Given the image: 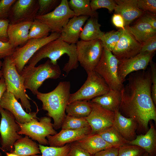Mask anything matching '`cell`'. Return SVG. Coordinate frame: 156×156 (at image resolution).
Masks as SVG:
<instances>
[{
    "instance_id": "cell-33",
    "label": "cell",
    "mask_w": 156,
    "mask_h": 156,
    "mask_svg": "<svg viewBox=\"0 0 156 156\" xmlns=\"http://www.w3.org/2000/svg\"><path fill=\"white\" fill-rule=\"evenodd\" d=\"M90 126L86 118H79L66 115L63 122L62 129H76Z\"/></svg>"
},
{
    "instance_id": "cell-4",
    "label": "cell",
    "mask_w": 156,
    "mask_h": 156,
    "mask_svg": "<svg viewBox=\"0 0 156 156\" xmlns=\"http://www.w3.org/2000/svg\"><path fill=\"white\" fill-rule=\"evenodd\" d=\"M20 74L24 79L25 89L36 95L38 88L46 79L59 78L61 72L58 65L53 64L49 59L37 66H25Z\"/></svg>"
},
{
    "instance_id": "cell-12",
    "label": "cell",
    "mask_w": 156,
    "mask_h": 156,
    "mask_svg": "<svg viewBox=\"0 0 156 156\" xmlns=\"http://www.w3.org/2000/svg\"><path fill=\"white\" fill-rule=\"evenodd\" d=\"M75 16L69 7L67 0H62L54 10L45 15H37L35 19L47 25L52 32L60 34L69 20Z\"/></svg>"
},
{
    "instance_id": "cell-46",
    "label": "cell",
    "mask_w": 156,
    "mask_h": 156,
    "mask_svg": "<svg viewBox=\"0 0 156 156\" xmlns=\"http://www.w3.org/2000/svg\"><path fill=\"white\" fill-rule=\"evenodd\" d=\"M156 14L144 11L138 20L145 22L156 29Z\"/></svg>"
},
{
    "instance_id": "cell-5",
    "label": "cell",
    "mask_w": 156,
    "mask_h": 156,
    "mask_svg": "<svg viewBox=\"0 0 156 156\" xmlns=\"http://www.w3.org/2000/svg\"><path fill=\"white\" fill-rule=\"evenodd\" d=\"M1 70L6 87V91L12 93L17 100H20L22 107L27 112H31V106L29 101L31 99L26 92L24 79L17 71L10 56L3 59Z\"/></svg>"
},
{
    "instance_id": "cell-35",
    "label": "cell",
    "mask_w": 156,
    "mask_h": 156,
    "mask_svg": "<svg viewBox=\"0 0 156 156\" xmlns=\"http://www.w3.org/2000/svg\"><path fill=\"white\" fill-rule=\"evenodd\" d=\"M121 29L113 30L105 33L101 39L103 47L112 52L118 42L120 36Z\"/></svg>"
},
{
    "instance_id": "cell-20",
    "label": "cell",
    "mask_w": 156,
    "mask_h": 156,
    "mask_svg": "<svg viewBox=\"0 0 156 156\" xmlns=\"http://www.w3.org/2000/svg\"><path fill=\"white\" fill-rule=\"evenodd\" d=\"M115 13L123 17L125 26L129 24L135 19L140 18L144 11L138 7L137 0H115Z\"/></svg>"
},
{
    "instance_id": "cell-47",
    "label": "cell",
    "mask_w": 156,
    "mask_h": 156,
    "mask_svg": "<svg viewBox=\"0 0 156 156\" xmlns=\"http://www.w3.org/2000/svg\"><path fill=\"white\" fill-rule=\"evenodd\" d=\"M118 147H113L95 153L92 156H117Z\"/></svg>"
},
{
    "instance_id": "cell-2",
    "label": "cell",
    "mask_w": 156,
    "mask_h": 156,
    "mask_svg": "<svg viewBox=\"0 0 156 156\" xmlns=\"http://www.w3.org/2000/svg\"><path fill=\"white\" fill-rule=\"evenodd\" d=\"M70 83L69 81L60 82L55 88L47 93L38 92L36 95L42 103V109L47 112L48 116L53 120L54 129L58 130L61 126L65 116V109L70 94Z\"/></svg>"
},
{
    "instance_id": "cell-38",
    "label": "cell",
    "mask_w": 156,
    "mask_h": 156,
    "mask_svg": "<svg viewBox=\"0 0 156 156\" xmlns=\"http://www.w3.org/2000/svg\"><path fill=\"white\" fill-rule=\"evenodd\" d=\"M90 5L94 11L101 8H105L111 12L114 10L116 3L113 0H92L90 1Z\"/></svg>"
},
{
    "instance_id": "cell-26",
    "label": "cell",
    "mask_w": 156,
    "mask_h": 156,
    "mask_svg": "<svg viewBox=\"0 0 156 156\" xmlns=\"http://www.w3.org/2000/svg\"><path fill=\"white\" fill-rule=\"evenodd\" d=\"M11 153L19 156H29L41 153L39 144L26 135L17 140Z\"/></svg>"
},
{
    "instance_id": "cell-17",
    "label": "cell",
    "mask_w": 156,
    "mask_h": 156,
    "mask_svg": "<svg viewBox=\"0 0 156 156\" xmlns=\"http://www.w3.org/2000/svg\"><path fill=\"white\" fill-rule=\"evenodd\" d=\"M91 102L92 111L85 118L91 128V133H97L113 125L115 113L106 109L98 103Z\"/></svg>"
},
{
    "instance_id": "cell-19",
    "label": "cell",
    "mask_w": 156,
    "mask_h": 156,
    "mask_svg": "<svg viewBox=\"0 0 156 156\" xmlns=\"http://www.w3.org/2000/svg\"><path fill=\"white\" fill-rule=\"evenodd\" d=\"M86 16H74L71 18L63 28L60 37L69 44H75L79 41L83 26L89 18Z\"/></svg>"
},
{
    "instance_id": "cell-27",
    "label": "cell",
    "mask_w": 156,
    "mask_h": 156,
    "mask_svg": "<svg viewBox=\"0 0 156 156\" xmlns=\"http://www.w3.org/2000/svg\"><path fill=\"white\" fill-rule=\"evenodd\" d=\"M101 26L98 22V18L90 17L80 33L79 38L81 40L89 41L101 40L105 33L101 30Z\"/></svg>"
},
{
    "instance_id": "cell-11",
    "label": "cell",
    "mask_w": 156,
    "mask_h": 156,
    "mask_svg": "<svg viewBox=\"0 0 156 156\" xmlns=\"http://www.w3.org/2000/svg\"><path fill=\"white\" fill-rule=\"evenodd\" d=\"M78 62L86 73L94 70L101 56L103 46L100 40H79L76 44Z\"/></svg>"
},
{
    "instance_id": "cell-9",
    "label": "cell",
    "mask_w": 156,
    "mask_h": 156,
    "mask_svg": "<svg viewBox=\"0 0 156 156\" xmlns=\"http://www.w3.org/2000/svg\"><path fill=\"white\" fill-rule=\"evenodd\" d=\"M16 121L20 128L18 132V134L27 135L32 140L37 141L40 145H48L47 137L57 133L53 128L51 118L48 116L41 117L39 120L24 124Z\"/></svg>"
},
{
    "instance_id": "cell-43",
    "label": "cell",
    "mask_w": 156,
    "mask_h": 156,
    "mask_svg": "<svg viewBox=\"0 0 156 156\" xmlns=\"http://www.w3.org/2000/svg\"><path fill=\"white\" fill-rule=\"evenodd\" d=\"M141 45L140 53L148 52L151 53H155L156 50V35L148 39Z\"/></svg>"
},
{
    "instance_id": "cell-39",
    "label": "cell",
    "mask_w": 156,
    "mask_h": 156,
    "mask_svg": "<svg viewBox=\"0 0 156 156\" xmlns=\"http://www.w3.org/2000/svg\"><path fill=\"white\" fill-rule=\"evenodd\" d=\"M16 0H0V20L8 19L10 10Z\"/></svg>"
},
{
    "instance_id": "cell-54",
    "label": "cell",
    "mask_w": 156,
    "mask_h": 156,
    "mask_svg": "<svg viewBox=\"0 0 156 156\" xmlns=\"http://www.w3.org/2000/svg\"><path fill=\"white\" fill-rule=\"evenodd\" d=\"M42 156L41 155H31V156Z\"/></svg>"
},
{
    "instance_id": "cell-3",
    "label": "cell",
    "mask_w": 156,
    "mask_h": 156,
    "mask_svg": "<svg viewBox=\"0 0 156 156\" xmlns=\"http://www.w3.org/2000/svg\"><path fill=\"white\" fill-rule=\"evenodd\" d=\"M64 54L67 55L68 60L65 64L63 70L67 75L78 66L76 45L75 44H69L60 37L47 43L38 50L29 60L28 65L35 66L40 60L46 58H48L52 64L56 65L57 64V60Z\"/></svg>"
},
{
    "instance_id": "cell-40",
    "label": "cell",
    "mask_w": 156,
    "mask_h": 156,
    "mask_svg": "<svg viewBox=\"0 0 156 156\" xmlns=\"http://www.w3.org/2000/svg\"><path fill=\"white\" fill-rule=\"evenodd\" d=\"M139 8L144 12L156 14V0H137Z\"/></svg>"
},
{
    "instance_id": "cell-41",
    "label": "cell",
    "mask_w": 156,
    "mask_h": 156,
    "mask_svg": "<svg viewBox=\"0 0 156 156\" xmlns=\"http://www.w3.org/2000/svg\"><path fill=\"white\" fill-rule=\"evenodd\" d=\"M150 71L152 83L151 95L152 100L155 105L156 104V66L152 60L149 63Z\"/></svg>"
},
{
    "instance_id": "cell-13",
    "label": "cell",
    "mask_w": 156,
    "mask_h": 156,
    "mask_svg": "<svg viewBox=\"0 0 156 156\" xmlns=\"http://www.w3.org/2000/svg\"><path fill=\"white\" fill-rule=\"evenodd\" d=\"M39 8L38 0H16L8 18L10 23L33 21L37 15Z\"/></svg>"
},
{
    "instance_id": "cell-34",
    "label": "cell",
    "mask_w": 156,
    "mask_h": 156,
    "mask_svg": "<svg viewBox=\"0 0 156 156\" xmlns=\"http://www.w3.org/2000/svg\"><path fill=\"white\" fill-rule=\"evenodd\" d=\"M42 156H70V144L60 147L39 144Z\"/></svg>"
},
{
    "instance_id": "cell-51",
    "label": "cell",
    "mask_w": 156,
    "mask_h": 156,
    "mask_svg": "<svg viewBox=\"0 0 156 156\" xmlns=\"http://www.w3.org/2000/svg\"><path fill=\"white\" fill-rule=\"evenodd\" d=\"M143 156H149V155L148 154V153L145 152L144 153Z\"/></svg>"
},
{
    "instance_id": "cell-48",
    "label": "cell",
    "mask_w": 156,
    "mask_h": 156,
    "mask_svg": "<svg viewBox=\"0 0 156 156\" xmlns=\"http://www.w3.org/2000/svg\"><path fill=\"white\" fill-rule=\"evenodd\" d=\"M112 22L116 27L120 29H124L125 28V21L123 17L120 14H114L112 17Z\"/></svg>"
},
{
    "instance_id": "cell-24",
    "label": "cell",
    "mask_w": 156,
    "mask_h": 156,
    "mask_svg": "<svg viewBox=\"0 0 156 156\" xmlns=\"http://www.w3.org/2000/svg\"><path fill=\"white\" fill-rule=\"evenodd\" d=\"M91 155L113 147L98 133H91L76 142Z\"/></svg>"
},
{
    "instance_id": "cell-53",
    "label": "cell",
    "mask_w": 156,
    "mask_h": 156,
    "mask_svg": "<svg viewBox=\"0 0 156 156\" xmlns=\"http://www.w3.org/2000/svg\"><path fill=\"white\" fill-rule=\"evenodd\" d=\"M2 65V62L0 61V70L1 68V67Z\"/></svg>"
},
{
    "instance_id": "cell-49",
    "label": "cell",
    "mask_w": 156,
    "mask_h": 156,
    "mask_svg": "<svg viewBox=\"0 0 156 156\" xmlns=\"http://www.w3.org/2000/svg\"><path fill=\"white\" fill-rule=\"evenodd\" d=\"M6 90L4 79L3 76L0 79V99L4 92Z\"/></svg>"
},
{
    "instance_id": "cell-50",
    "label": "cell",
    "mask_w": 156,
    "mask_h": 156,
    "mask_svg": "<svg viewBox=\"0 0 156 156\" xmlns=\"http://www.w3.org/2000/svg\"><path fill=\"white\" fill-rule=\"evenodd\" d=\"M5 152L6 153V156H19L12 153H8L7 152Z\"/></svg>"
},
{
    "instance_id": "cell-31",
    "label": "cell",
    "mask_w": 156,
    "mask_h": 156,
    "mask_svg": "<svg viewBox=\"0 0 156 156\" xmlns=\"http://www.w3.org/2000/svg\"><path fill=\"white\" fill-rule=\"evenodd\" d=\"M97 133L114 147H119L128 144V141L124 138L113 126L103 130Z\"/></svg>"
},
{
    "instance_id": "cell-36",
    "label": "cell",
    "mask_w": 156,
    "mask_h": 156,
    "mask_svg": "<svg viewBox=\"0 0 156 156\" xmlns=\"http://www.w3.org/2000/svg\"><path fill=\"white\" fill-rule=\"evenodd\" d=\"M145 152L138 146L127 144L118 147L117 156H143Z\"/></svg>"
},
{
    "instance_id": "cell-29",
    "label": "cell",
    "mask_w": 156,
    "mask_h": 156,
    "mask_svg": "<svg viewBox=\"0 0 156 156\" xmlns=\"http://www.w3.org/2000/svg\"><path fill=\"white\" fill-rule=\"evenodd\" d=\"M92 109L91 101L77 100L68 104L65 112L68 116L85 118L90 114Z\"/></svg>"
},
{
    "instance_id": "cell-10",
    "label": "cell",
    "mask_w": 156,
    "mask_h": 156,
    "mask_svg": "<svg viewBox=\"0 0 156 156\" xmlns=\"http://www.w3.org/2000/svg\"><path fill=\"white\" fill-rule=\"evenodd\" d=\"M0 149L3 152L11 153L14 150L15 142L23 137L18 133L20 127L13 114L0 106Z\"/></svg>"
},
{
    "instance_id": "cell-22",
    "label": "cell",
    "mask_w": 156,
    "mask_h": 156,
    "mask_svg": "<svg viewBox=\"0 0 156 156\" xmlns=\"http://www.w3.org/2000/svg\"><path fill=\"white\" fill-rule=\"evenodd\" d=\"M33 21L9 24L7 34L8 42L12 46L16 48L18 46L25 44L29 40V31Z\"/></svg>"
},
{
    "instance_id": "cell-8",
    "label": "cell",
    "mask_w": 156,
    "mask_h": 156,
    "mask_svg": "<svg viewBox=\"0 0 156 156\" xmlns=\"http://www.w3.org/2000/svg\"><path fill=\"white\" fill-rule=\"evenodd\" d=\"M60 34L52 32L45 37L30 39L23 45L16 48L10 57L18 73H21L29 60L38 50L47 43L58 38Z\"/></svg>"
},
{
    "instance_id": "cell-52",
    "label": "cell",
    "mask_w": 156,
    "mask_h": 156,
    "mask_svg": "<svg viewBox=\"0 0 156 156\" xmlns=\"http://www.w3.org/2000/svg\"><path fill=\"white\" fill-rule=\"evenodd\" d=\"M2 75H3V74H2V71L1 70H0V79L2 76Z\"/></svg>"
},
{
    "instance_id": "cell-7",
    "label": "cell",
    "mask_w": 156,
    "mask_h": 156,
    "mask_svg": "<svg viewBox=\"0 0 156 156\" xmlns=\"http://www.w3.org/2000/svg\"><path fill=\"white\" fill-rule=\"evenodd\" d=\"M87 73V78L84 84L77 91L70 94L68 104L77 100L89 101L110 90L104 80L94 70Z\"/></svg>"
},
{
    "instance_id": "cell-32",
    "label": "cell",
    "mask_w": 156,
    "mask_h": 156,
    "mask_svg": "<svg viewBox=\"0 0 156 156\" xmlns=\"http://www.w3.org/2000/svg\"><path fill=\"white\" fill-rule=\"evenodd\" d=\"M51 30L46 24L35 19L32 22L28 35L29 39H39L48 36Z\"/></svg>"
},
{
    "instance_id": "cell-23",
    "label": "cell",
    "mask_w": 156,
    "mask_h": 156,
    "mask_svg": "<svg viewBox=\"0 0 156 156\" xmlns=\"http://www.w3.org/2000/svg\"><path fill=\"white\" fill-rule=\"evenodd\" d=\"M128 144L141 148L149 156H156V132L153 124L151 123L145 134L136 135L135 139L128 141Z\"/></svg>"
},
{
    "instance_id": "cell-6",
    "label": "cell",
    "mask_w": 156,
    "mask_h": 156,
    "mask_svg": "<svg viewBox=\"0 0 156 156\" xmlns=\"http://www.w3.org/2000/svg\"><path fill=\"white\" fill-rule=\"evenodd\" d=\"M118 60L112 52L103 47L101 58L94 70L105 81L110 89L121 91L124 85L118 73Z\"/></svg>"
},
{
    "instance_id": "cell-16",
    "label": "cell",
    "mask_w": 156,
    "mask_h": 156,
    "mask_svg": "<svg viewBox=\"0 0 156 156\" xmlns=\"http://www.w3.org/2000/svg\"><path fill=\"white\" fill-rule=\"evenodd\" d=\"M0 106L12 113L16 121L19 123L24 124L39 120L36 116L39 110L38 108L36 112H27L14 95L9 92L6 91L3 93L0 99Z\"/></svg>"
},
{
    "instance_id": "cell-14",
    "label": "cell",
    "mask_w": 156,
    "mask_h": 156,
    "mask_svg": "<svg viewBox=\"0 0 156 156\" xmlns=\"http://www.w3.org/2000/svg\"><path fill=\"white\" fill-rule=\"evenodd\" d=\"M121 29L119 40L112 51L113 55L118 60L127 59L140 53L141 44L130 31L128 26Z\"/></svg>"
},
{
    "instance_id": "cell-28",
    "label": "cell",
    "mask_w": 156,
    "mask_h": 156,
    "mask_svg": "<svg viewBox=\"0 0 156 156\" xmlns=\"http://www.w3.org/2000/svg\"><path fill=\"white\" fill-rule=\"evenodd\" d=\"M131 33L141 44L156 35V29L149 24L138 20L133 26H128Z\"/></svg>"
},
{
    "instance_id": "cell-1",
    "label": "cell",
    "mask_w": 156,
    "mask_h": 156,
    "mask_svg": "<svg viewBox=\"0 0 156 156\" xmlns=\"http://www.w3.org/2000/svg\"><path fill=\"white\" fill-rule=\"evenodd\" d=\"M127 83L120 91L119 111L131 118L140 128L148 130V123H156V109L151 95L150 70H141L129 75Z\"/></svg>"
},
{
    "instance_id": "cell-55",
    "label": "cell",
    "mask_w": 156,
    "mask_h": 156,
    "mask_svg": "<svg viewBox=\"0 0 156 156\" xmlns=\"http://www.w3.org/2000/svg\"><path fill=\"white\" fill-rule=\"evenodd\" d=\"M1 155H2L1 153V152H0V156H1Z\"/></svg>"
},
{
    "instance_id": "cell-21",
    "label": "cell",
    "mask_w": 156,
    "mask_h": 156,
    "mask_svg": "<svg viewBox=\"0 0 156 156\" xmlns=\"http://www.w3.org/2000/svg\"><path fill=\"white\" fill-rule=\"evenodd\" d=\"M113 126L122 136L128 141H132L136 136L135 131L138 125L131 118L123 115L119 110L115 111Z\"/></svg>"
},
{
    "instance_id": "cell-30",
    "label": "cell",
    "mask_w": 156,
    "mask_h": 156,
    "mask_svg": "<svg viewBox=\"0 0 156 156\" xmlns=\"http://www.w3.org/2000/svg\"><path fill=\"white\" fill-rule=\"evenodd\" d=\"M68 4L74 13V16H86L98 18V13L92 10L89 0H70Z\"/></svg>"
},
{
    "instance_id": "cell-42",
    "label": "cell",
    "mask_w": 156,
    "mask_h": 156,
    "mask_svg": "<svg viewBox=\"0 0 156 156\" xmlns=\"http://www.w3.org/2000/svg\"><path fill=\"white\" fill-rule=\"evenodd\" d=\"M16 49L8 41L5 42L0 41V61L6 57L11 56Z\"/></svg>"
},
{
    "instance_id": "cell-18",
    "label": "cell",
    "mask_w": 156,
    "mask_h": 156,
    "mask_svg": "<svg viewBox=\"0 0 156 156\" xmlns=\"http://www.w3.org/2000/svg\"><path fill=\"white\" fill-rule=\"evenodd\" d=\"M91 132L90 126L76 129H62L54 135L48 136L47 138L50 146L60 147L80 140L91 134Z\"/></svg>"
},
{
    "instance_id": "cell-45",
    "label": "cell",
    "mask_w": 156,
    "mask_h": 156,
    "mask_svg": "<svg viewBox=\"0 0 156 156\" xmlns=\"http://www.w3.org/2000/svg\"><path fill=\"white\" fill-rule=\"evenodd\" d=\"M9 24L8 19L0 20V41L5 42L8 41L7 30Z\"/></svg>"
},
{
    "instance_id": "cell-44",
    "label": "cell",
    "mask_w": 156,
    "mask_h": 156,
    "mask_svg": "<svg viewBox=\"0 0 156 156\" xmlns=\"http://www.w3.org/2000/svg\"><path fill=\"white\" fill-rule=\"evenodd\" d=\"M70 156H92L76 142L70 143Z\"/></svg>"
},
{
    "instance_id": "cell-25",
    "label": "cell",
    "mask_w": 156,
    "mask_h": 156,
    "mask_svg": "<svg viewBox=\"0 0 156 156\" xmlns=\"http://www.w3.org/2000/svg\"><path fill=\"white\" fill-rule=\"evenodd\" d=\"M120 91L110 89L107 93L92 99L104 108L115 112L119 110L121 102Z\"/></svg>"
},
{
    "instance_id": "cell-37",
    "label": "cell",
    "mask_w": 156,
    "mask_h": 156,
    "mask_svg": "<svg viewBox=\"0 0 156 156\" xmlns=\"http://www.w3.org/2000/svg\"><path fill=\"white\" fill-rule=\"evenodd\" d=\"M61 1L60 0H38L39 8L37 15H43L49 13L60 4Z\"/></svg>"
},
{
    "instance_id": "cell-15",
    "label": "cell",
    "mask_w": 156,
    "mask_h": 156,
    "mask_svg": "<svg viewBox=\"0 0 156 156\" xmlns=\"http://www.w3.org/2000/svg\"><path fill=\"white\" fill-rule=\"evenodd\" d=\"M155 53L148 52L140 53L134 56L123 60H118V73L122 83L130 74L141 70H145Z\"/></svg>"
}]
</instances>
